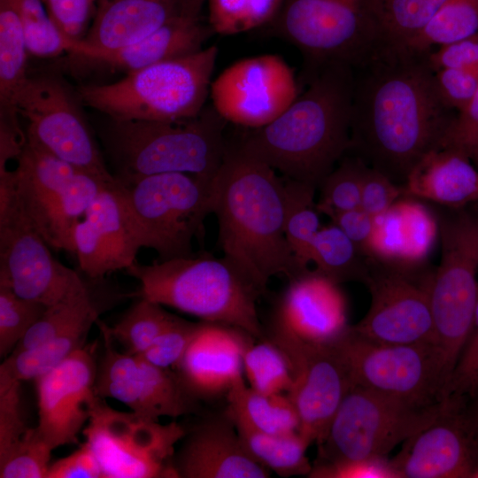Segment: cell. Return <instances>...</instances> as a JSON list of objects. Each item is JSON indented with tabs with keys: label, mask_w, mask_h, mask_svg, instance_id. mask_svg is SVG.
Wrapping results in <instances>:
<instances>
[{
	"label": "cell",
	"mask_w": 478,
	"mask_h": 478,
	"mask_svg": "<svg viewBox=\"0 0 478 478\" xmlns=\"http://www.w3.org/2000/svg\"><path fill=\"white\" fill-rule=\"evenodd\" d=\"M430 50L379 44L352 66L348 153L400 185L427 154L441 148L456 116L437 93Z\"/></svg>",
	"instance_id": "obj_1"
},
{
	"label": "cell",
	"mask_w": 478,
	"mask_h": 478,
	"mask_svg": "<svg viewBox=\"0 0 478 478\" xmlns=\"http://www.w3.org/2000/svg\"><path fill=\"white\" fill-rule=\"evenodd\" d=\"M212 213L224 258L266 289L274 276L289 281L306 272L284 234L288 205L285 180L227 139L222 163L212 181Z\"/></svg>",
	"instance_id": "obj_2"
},
{
	"label": "cell",
	"mask_w": 478,
	"mask_h": 478,
	"mask_svg": "<svg viewBox=\"0 0 478 478\" xmlns=\"http://www.w3.org/2000/svg\"><path fill=\"white\" fill-rule=\"evenodd\" d=\"M275 120L235 137L249 154L285 179L319 189L351 143L352 66L327 65Z\"/></svg>",
	"instance_id": "obj_3"
},
{
	"label": "cell",
	"mask_w": 478,
	"mask_h": 478,
	"mask_svg": "<svg viewBox=\"0 0 478 478\" xmlns=\"http://www.w3.org/2000/svg\"><path fill=\"white\" fill-rule=\"evenodd\" d=\"M127 273L140 281L134 294L196 316L203 321L239 328L263 339L257 303L266 293L233 263L206 251L142 265Z\"/></svg>",
	"instance_id": "obj_4"
},
{
	"label": "cell",
	"mask_w": 478,
	"mask_h": 478,
	"mask_svg": "<svg viewBox=\"0 0 478 478\" xmlns=\"http://www.w3.org/2000/svg\"><path fill=\"white\" fill-rule=\"evenodd\" d=\"M225 120L212 105L196 117L172 120L110 119L100 136L120 183L165 173L212 181L226 151Z\"/></svg>",
	"instance_id": "obj_5"
},
{
	"label": "cell",
	"mask_w": 478,
	"mask_h": 478,
	"mask_svg": "<svg viewBox=\"0 0 478 478\" xmlns=\"http://www.w3.org/2000/svg\"><path fill=\"white\" fill-rule=\"evenodd\" d=\"M215 45L127 73L109 84L83 85L81 102L116 120L172 121L197 116L210 96Z\"/></svg>",
	"instance_id": "obj_6"
},
{
	"label": "cell",
	"mask_w": 478,
	"mask_h": 478,
	"mask_svg": "<svg viewBox=\"0 0 478 478\" xmlns=\"http://www.w3.org/2000/svg\"><path fill=\"white\" fill-rule=\"evenodd\" d=\"M436 217L441 258L431 272L428 296L448 383L470 335L478 299V203L439 205Z\"/></svg>",
	"instance_id": "obj_7"
},
{
	"label": "cell",
	"mask_w": 478,
	"mask_h": 478,
	"mask_svg": "<svg viewBox=\"0 0 478 478\" xmlns=\"http://www.w3.org/2000/svg\"><path fill=\"white\" fill-rule=\"evenodd\" d=\"M212 181L185 173H165L120 183L142 248L160 261L192 255L212 213Z\"/></svg>",
	"instance_id": "obj_8"
},
{
	"label": "cell",
	"mask_w": 478,
	"mask_h": 478,
	"mask_svg": "<svg viewBox=\"0 0 478 478\" xmlns=\"http://www.w3.org/2000/svg\"><path fill=\"white\" fill-rule=\"evenodd\" d=\"M448 400L417 405L353 386L342 400L314 464L386 458L397 444L432 424Z\"/></svg>",
	"instance_id": "obj_9"
},
{
	"label": "cell",
	"mask_w": 478,
	"mask_h": 478,
	"mask_svg": "<svg viewBox=\"0 0 478 478\" xmlns=\"http://www.w3.org/2000/svg\"><path fill=\"white\" fill-rule=\"evenodd\" d=\"M269 26L300 50L306 78L333 63L354 66L380 44L365 0H283Z\"/></svg>",
	"instance_id": "obj_10"
},
{
	"label": "cell",
	"mask_w": 478,
	"mask_h": 478,
	"mask_svg": "<svg viewBox=\"0 0 478 478\" xmlns=\"http://www.w3.org/2000/svg\"><path fill=\"white\" fill-rule=\"evenodd\" d=\"M187 430L135 412H121L96 397L82 430L104 478H177L175 446Z\"/></svg>",
	"instance_id": "obj_11"
},
{
	"label": "cell",
	"mask_w": 478,
	"mask_h": 478,
	"mask_svg": "<svg viewBox=\"0 0 478 478\" xmlns=\"http://www.w3.org/2000/svg\"><path fill=\"white\" fill-rule=\"evenodd\" d=\"M333 344L353 386L417 405L443 401L447 374L436 343H379L358 335L349 326Z\"/></svg>",
	"instance_id": "obj_12"
},
{
	"label": "cell",
	"mask_w": 478,
	"mask_h": 478,
	"mask_svg": "<svg viewBox=\"0 0 478 478\" xmlns=\"http://www.w3.org/2000/svg\"><path fill=\"white\" fill-rule=\"evenodd\" d=\"M83 276L53 258L20 211L12 177H0V285L49 307L84 289L89 281Z\"/></svg>",
	"instance_id": "obj_13"
},
{
	"label": "cell",
	"mask_w": 478,
	"mask_h": 478,
	"mask_svg": "<svg viewBox=\"0 0 478 478\" xmlns=\"http://www.w3.org/2000/svg\"><path fill=\"white\" fill-rule=\"evenodd\" d=\"M81 100L53 74L28 77L16 97L27 139L82 171L115 181L83 115Z\"/></svg>",
	"instance_id": "obj_14"
},
{
	"label": "cell",
	"mask_w": 478,
	"mask_h": 478,
	"mask_svg": "<svg viewBox=\"0 0 478 478\" xmlns=\"http://www.w3.org/2000/svg\"><path fill=\"white\" fill-rule=\"evenodd\" d=\"M265 337L289 363L293 385L288 395L299 416L298 432L310 444H318L353 387L348 368L333 343H308L273 325Z\"/></svg>",
	"instance_id": "obj_15"
},
{
	"label": "cell",
	"mask_w": 478,
	"mask_h": 478,
	"mask_svg": "<svg viewBox=\"0 0 478 478\" xmlns=\"http://www.w3.org/2000/svg\"><path fill=\"white\" fill-rule=\"evenodd\" d=\"M96 324L103 340L95 383L98 397L118 400L130 411L156 420L197 411L199 401L187 390L174 369L158 366L140 354L118 351L106 324L99 319Z\"/></svg>",
	"instance_id": "obj_16"
},
{
	"label": "cell",
	"mask_w": 478,
	"mask_h": 478,
	"mask_svg": "<svg viewBox=\"0 0 478 478\" xmlns=\"http://www.w3.org/2000/svg\"><path fill=\"white\" fill-rule=\"evenodd\" d=\"M430 274L422 269L405 271L371 259L365 283L371 305L366 316L351 328L379 343H436L428 296Z\"/></svg>",
	"instance_id": "obj_17"
},
{
	"label": "cell",
	"mask_w": 478,
	"mask_h": 478,
	"mask_svg": "<svg viewBox=\"0 0 478 478\" xmlns=\"http://www.w3.org/2000/svg\"><path fill=\"white\" fill-rule=\"evenodd\" d=\"M299 94L293 69L280 56L264 54L237 61L212 81V106L228 123L264 127L281 114Z\"/></svg>",
	"instance_id": "obj_18"
},
{
	"label": "cell",
	"mask_w": 478,
	"mask_h": 478,
	"mask_svg": "<svg viewBox=\"0 0 478 478\" xmlns=\"http://www.w3.org/2000/svg\"><path fill=\"white\" fill-rule=\"evenodd\" d=\"M97 343L85 344L50 371L35 379L36 430L54 450L79 443L87 425L95 390Z\"/></svg>",
	"instance_id": "obj_19"
},
{
	"label": "cell",
	"mask_w": 478,
	"mask_h": 478,
	"mask_svg": "<svg viewBox=\"0 0 478 478\" xmlns=\"http://www.w3.org/2000/svg\"><path fill=\"white\" fill-rule=\"evenodd\" d=\"M448 400L441 415L404 442L390 460L398 478H468L478 469V436L466 403Z\"/></svg>",
	"instance_id": "obj_20"
},
{
	"label": "cell",
	"mask_w": 478,
	"mask_h": 478,
	"mask_svg": "<svg viewBox=\"0 0 478 478\" xmlns=\"http://www.w3.org/2000/svg\"><path fill=\"white\" fill-rule=\"evenodd\" d=\"M74 253L82 274L99 280L127 269L142 248L120 183L106 185L73 229Z\"/></svg>",
	"instance_id": "obj_21"
},
{
	"label": "cell",
	"mask_w": 478,
	"mask_h": 478,
	"mask_svg": "<svg viewBox=\"0 0 478 478\" xmlns=\"http://www.w3.org/2000/svg\"><path fill=\"white\" fill-rule=\"evenodd\" d=\"M346 298L334 282L308 269L289 281L272 324L305 342L331 344L348 329Z\"/></svg>",
	"instance_id": "obj_22"
},
{
	"label": "cell",
	"mask_w": 478,
	"mask_h": 478,
	"mask_svg": "<svg viewBox=\"0 0 478 478\" xmlns=\"http://www.w3.org/2000/svg\"><path fill=\"white\" fill-rule=\"evenodd\" d=\"M254 338L227 325H202L173 368L187 390L198 401L227 395L243 378V351Z\"/></svg>",
	"instance_id": "obj_23"
},
{
	"label": "cell",
	"mask_w": 478,
	"mask_h": 478,
	"mask_svg": "<svg viewBox=\"0 0 478 478\" xmlns=\"http://www.w3.org/2000/svg\"><path fill=\"white\" fill-rule=\"evenodd\" d=\"M176 450L177 478H266L270 471L245 449L232 420L207 419L187 431Z\"/></svg>",
	"instance_id": "obj_24"
},
{
	"label": "cell",
	"mask_w": 478,
	"mask_h": 478,
	"mask_svg": "<svg viewBox=\"0 0 478 478\" xmlns=\"http://www.w3.org/2000/svg\"><path fill=\"white\" fill-rule=\"evenodd\" d=\"M193 0H97L84 38L73 55L133 44L181 16L201 13Z\"/></svg>",
	"instance_id": "obj_25"
},
{
	"label": "cell",
	"mask_w": 478,
	"mask_h": 478,
	"mask_svg": "<svg viewBox=\"0 0 478 478\" xmlns=\"http://www.w3.org/2000/svg\"><path fill=\"white\" fill-rule=\"evenodd\" d=\"M212 33L201 17L181 16L166 23L142 40L115 50H84L78 57L98 62L127 73L203 50Z\"/></svg>",
	"instance_id": "obj_26"
},
{
	"label": "cell",
	"mask_w": 478,
	"mask_h": 478,
	"mask_svg": "<svg viewBox=\"0 0 478 478\" xmlns=\"http://www.w3.org/2000/svg\"><path fill=\"white\" fill-rule=\"evenodd\" d=\"M402 187L404 197L463 207L478 203V168L459 152L438 149L412 168Z\"/></svg>",
	"instance_id": "obj_27"
},
{
	"label": "cell",
	"mask_w": 478,
	"mask_h": 478,
	"mask_svg": "<svg viewBox=\"0 0 478 478\" xmlns=\"http://www.w3.org/2000/svg\"><path fill=\"white\" fill-rule=\"evenodd\" d=\"M225 412L239 422L266 434H288L299 429L297 409L288 394H266L247 386L243 380L226 395Z\"/></svg>",
	"instance_id": "obj_28"
},
{
	"label": "cell",
	"mask_w": 478,
	"mask_h": 478,
	"mask_svg": "<svg viewBox=\"0 0 478 478\" xmlns=\"http://www.w3.org/2000/svg\"><path fill=\"white\" fill-rule=\"evenodd\" d=\"M27 54L16 7L11 0H0V120L19 121L16 97L29 77Z\"/></svg>",
	"instance_id": "obj_29"
},
{
	"label": "cell",
	"mask_w": 478,
	"mask_h": 478,
	"mask_svg": "<svg viewBox=\"0 0 478 478\" xmlns=\"http://www.w3.org/2000/svg\"><path fill=\"white\" fill-rule=\"evenodd\" d=\"M234 424L245 449L258 464L281 477L309 475L312 465L305 451L310 443L298 431L274 435Z\"/></svg>",
	"instance_id": "obj_30"
},
{
	"label": "cell",
	"mask_w": 478,
	"mask_h": 478,
	"mask_svg": "<svg viewBox=\"0 0 478 478\" xmlns=\"http://www.w3.org/2000/svg\"><path fill=\"white\" fill-rule=\"evenodd\" d=\"M310 262L334 282L366 283L370 262L358 246L335 224L321 227L311 245Z\"/></svg>",
	"instance_id": "obj_31"
},
{
	"label": "cell",
	"mask_w": 478,
	"mask_h": 478,
	"mask_svg": "<svg viewBox=\"0 0 478 478\" xmlns=\"http://www.w3.org/2000/svg\"><path fill=\"white\" fill-rule=\"evenodd\" d=\"M96 322L87 320L38 346L11 353L0 366V378L21 382L37 379L84 346Z\"/></svg>",
	"instance_id": "obj_32"
},
{
	"label": "cell",
	"mask_w": 478,
	"mask_h": 478,
	"mask_svg": "<svg viewBox=\"0 0 478 478\" xmlns=\"http://www.w3.org/2000/svg\"><path fill=\"white\" fill-rule=\"evenodd\" d=\"M446 0H365L380 44L404 46Z\"/></svg>",
	"instance_id": "obj_33"
},
{
	"label": "cell",
	"mask_w": 478,
	"mask_h": 478,
	"mask_svg": "<svg viewBox=\"0 0 478 478\" xmlns=\"http://www.w3.org/2000/svg\"><path fill=\"white\" fill-rule=\"evenodd\" d=\"M90 281L84 289L49 306L12 352L38 346L87 320H97L104 307L95 297Z\"/></svg>",
	"instance_id": "obj_34"
},
{
	"label": "cell",
	"mask_w": 478,
	"mask_h": 478,
	"mask_svg": "<svg viewBox=\"0 0 478 478\" xmlns=\"http://www.w3.org/2000/svg\"><path fill=\"white\" fill-rule=\"evenodd\" d=\"M478 33V0H446L404 46L429 50Z\"/></svg>",
	"instance_id": "obj_35"
},
{
	"label": "cell",
	"mask_w": 478,
	"mask_h": 478,
	"mask_svg": "<svg viewBox=\"0 0 478 478\" xmlns=\"http://www.w3.org/2000/svg\"><path fill=\"white\" fill-rule=\"evenodd\" d=\"M284 180L288 192L285 237L299 263L308 267L311 245L321 227L314 200L317 189L297 181Z\"/></svg>",
	"instance_id": "obj_36"
},
{
	"label": "cell",
	"mask_w": 478,
	"mask_h": 478,
	"mask_svg": "<svg viewBox=\"0 0 478 478\" xmlns=\"http://www.w3.org/2000/svg\"><path fill=\"white\" fill-rule=\"evenodd\" d=\"M177 318L162 305L138 297L113 327H106L113 341L122 345L126 352L143 354Z\"/></svg>",
	"instance_id": "obj_37"
},
{
	"label": "cell",
	"mask_w": 478,
	"mask_h": 478,
	"mask_svg": "<svg viewBox=\"0 0 478 478\" xmlns=\"http://www.w3.org/2000/svg\"><path fill=\"white\" fill-rule=\"evenodd\" d=\"M243 373L250 387L266 394H289L293 379L282 351L269 339L251 341L243 356Z\"/></svg>",
	"instance_id": "obj_38"
},
{
	"label": "cell",
	"mask_w": 478,
	"mask_h": 478,
	"mask_svg": "<svg viewBox=\"0 0 478 478\" xmlns=\"http://www.w3.org/2000/svg\"><path fill=\"white\" fill-rule=\"evenodd\" d=\"M366 166L354 155L347 153L343 156L319 187L320 197L316 202L319 212L332 218L340 212L359 208Z\"/></svg>",
	"instance_id": "obj_39"
},
{
	"label": "cell",
	"mask_w": 478,
	"mask_h": 478,
	"mask_svg": "<svg viewBox=\"0 0 478 478\" xmlns=\"http://www.w3.org/2000/svg\"><path fill=\"white\" fill-rule=\"evenodd\" d=\"M283 0H206L213 33L231 35L269 25Z\"/></svg>",
	"instance_id": "obj_40"
},
{
	"label": "cell",
	"mask_w": 478,
	"mask_h": 478,
	"mask_svg": "<svg viewBox=\"0 0 478 478\" xmlns=\"http://www.w3.org/2000/svg\"><path fill=\"white\" fill-rule=\"evenodd\" d=\"M19 13L28 53L54 58L72 53L76 43L66 38L50 19L42 0H11Z\"/></svg>",
	"instance_id": "obj_41"
},
{
	"label": "cell",
	"mask_w": 478,
	"mask_h": 478,
	"mask_svg": "<svg viewBox=\"0 0 478 478\" xmlns=\"http://www.w3.org/2000/svg\"><path fill=\"white\" fill-rule=\"evenodd\" d=\"M48 306L0 285V356L7 358Z\"/></svg>",
	"instance_id": "obj_42"
},
{
	"label": "cell",
	"mask_w": 478,
	"mask_h": 478,
	"mask_svg": "<svg viewBox=\"0 0 478 478\" xmlns=\"http://www.w3.org/2000/svg\"><path fill=\"white\" fill-rule=\"evenodd\" d=\"M52 451L36 428H30L18 445L0 460V477L46 478Z\"/></svg>",
	"instance_id": "obj_43"
},
{
	"label": "cell",
	"mask_w": 478,
	"mask_h": 478,
	"mask_svg": "<svg viewBox=\"0 0 478 478\" xmlns=\"http://www.w3.org/2000/svg\"><path fill=\"white\" fill-rule=\"evenodd\" d=\"M478 397V299L473 326L442 400L466 402Z\"/></svg>",
	"instance_id": "obj_44"
},
{
	"label": "cell",
	"mask_w": 478,
	"mask_h": 478,
	"mask_svg": "<svg viewBox=\"0 0 478 478\" xmlns=\"http://www.w3.org/2000/svg\"><path fill=\"white\" fill-rule=\"evenodd\" d=\"M202 321L191 322L178 317L142 355L164 368H174L197 334Z\"/></svg>",
	"instance_id": "obj_45"
},
{
	"label": "cell",
	"mask_w": 478,
	"mask_h": 478,
	"mask_svg": "<svg viewBox=\"0 0 478 478\" xmlns=\"http://www.w3.org/2000/svg\"><path fill=\"white\" fill-rule=\"evenodd\" d=\"M21 382L0 378V460L21 441L30 428L21 409Z\"/></svg>",
	"instance_id": "obj_46"
},
{
	"label": "cell",
	"mask_w": 478,
	"mask_h": 478,
	"mask_svg": "<svg viewBox=\"0 0 478 478\" xmlns=\"http://www.w3.org/2000/svg\"><path fill=\"white\" fill-rule=\"evenodd\" d=\"M61 33L78 42L86 35L96 10L97 0H42Z\"/></svg>",
	"instance_id": "obj_47"
},
{
	"label": "cell",
	"mask_w": 478,
	"mask_h": 478,
	"mask_svg": "<svg viewBox=\"0 0 478 478\" xmlns=\"http://www.w3.org/2000/svg\"><path fill=\"white\" fill-rule=\"evenodd\" d=\"M440 149L465 155L478 168V89L469 104L456 113L443 135Z\"/></svg>",
	"instance_id": "obj_48"
},
{
	"label": "cell",
	"mask_w": 478,
	"mask_h": 478,
	"mask_svg": "<svg viewBox=\"0 0 478 478\" xmlns=\"http://www.w3.org/2000/svg\"><path fill=\"white\" fill-rule=\"evenodd\" d=\"M435 84L442 102L450 109L462 111L478 89V68H443L434 73Z\"/></svg>",
	"instance_id": "obj_49"
},
{
	"label": "cell",
	"mask_w": 478,
	"mask_h": 478,
	"mask_svg": "<svg viewBox=\"0 0 478 478\" xmlns=\"http://www.w3.org/2000/svg\"><path fill=\"white\" fill-rule=\"evenodd\" d=\"M311 478H398L386 458L314 464Z\"/></svg>",
	"instance_id": "obj_50"
},
{
	"label": "cell",
	"mask_w": 478,
	"mask_h": 478,
	"mask_svg": "<svg viewBox=\"0 0 478 478\" xmlns=\"http://www.w3.org/2000/svg\"><path fill=\"white\" fill-rule=\"evenodd\" d=\"M403 196V187L381 172L366 166L360 207L373 217L388 211Z\"/></svg>",
	"instance_id": "obj_51"
},
{
	"label": "cell",
	"mask_w": 478,
	"mask_h": 478,
	"mask_svg": "<svg viewBox=\"0 0 478 478\" xmlns=\"http://www.w3.org/2000/svg\"><path fill=\"white\" fill-rule=\"evenodd\" d=\"M428 63L434 72L443 68H478V33L442 45L429 51Z\"/></svg>",
	"instance_id": "obj_52"
},
{
	"label": "cell",
	"mask_w": 478,
	"mask_h": 478,
	"mask_svg": "<svg viewBox=\"0 0 478 478\" xmlns=\"http://www.w3.org/2000/svg\"><path fill=\"white\" fill-rule=\"evenodd\" d=\"M46 478H104L100 464L84 442L68 456L50 463Z\"/></svg>",
	"instance_id": "obj_53"
},
{
	"label": "cell",
	"mask_w": 478,
	"mask_h": 478,
	"mask_svg": "<svg viewBox=\"0 0 478 478\" xmlns=\"http://www.w3.org/2000/svg\"><path fill=\"white\" fill-rule=\"evenodd\" d=\"M330 219L332 223L337 226L367 256L375 218L359 207L340 212Z\"/></svg>",
	"instance_id": "obj_54"
},
{
	"label": "cell",
	"mask_w": 478,
	"mask_h": 478,
	"mask_svg": "<svg viewBox=\"0 0 478 478\" xmlns=\"http://www.w3.org/2000/svg\"><path fill=\"white\" fill-rule=\"evenodd\" d=\"M474 426L478 436V405L474 410L469 412Z\"/></svg>",
	"instance_id": "obj_55"
},
{
	"label": "cell",
	"mask_w": 478,
	"mask_h": 478,
	"mask_svg": "<svg viewBox=\"0 0 478 478\" xmlns=\"http://www.w3.org/2000/svg\"><path fill=\"white\" fill-rule=\"evenodd\" d=\"M196 5L202 10L204 4L206 0H193Z\"/></svg>",
	"instance_id": "obj_56"
},
{
	"label": "cell",
	"mask_w": 478,
	"mask_h": 478,
	"mask_svg": "<svg viewBox=\"0 0 478 478\" xmlns=\"http://www.w3.org/2000/svg\"><path fill=\"white\" fill-rule=\"evenodd\" d=\"M474 478H478V469L477 471L475 472L474 475Z\"/></svg>",
	"instance_id": "obj_57"
}]
</instances>
